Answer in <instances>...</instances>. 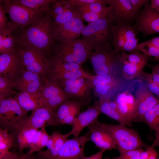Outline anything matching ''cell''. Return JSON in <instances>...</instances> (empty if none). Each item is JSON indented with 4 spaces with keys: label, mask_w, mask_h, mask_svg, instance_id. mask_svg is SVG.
Instances as JSON below:
<instances>
[{
    "label": "cell",
    "mask_w": 159,
    "mask_h": 159,
    "mask_svg": "<svg viewBox=\"0 0 159 159\" xmlns=\"http://www.w3.org/2000/svg\"><path fill=\"white\" fill-rule=\"evenodd\" d=\"M12 32L16 43L34 48L47 55L52 53L55 42L54 25L49 11L45 12L33 23L22 30Z\"/></svg>",
    "instance_id": "6da1fadb"
},
{
    "label": "cell",
    "mask_w": 159,
    "mask_h": 159,
    "mask_svg": "<svg viewBox=\"0 0 159 159\" xmlns=\"http://www.w3.org/2000/svg\"><path fill=\"white\" fill-rule=\"evenodd\" d=\"M89 59L97 75H120L122 63L120 53L114 50L111 43H108L94 50Z\"/></svg>",
    "instance_id": "7a4b0ae2"
},
{
    "label": "cell",
    "mask_w": 159,
    "mask_h": 159,
    "mask_svg": "<svg viewBox=\"0 0 159 159\" xmlns=\"http://www.w3.org/2000/svg\"><path fill=\"white\" fill-rule=\"evenodd\" d=\"M93 51L82 39L67 43L55 42L51 58L59 62H72L82 65L89 59Z\"/></svg>",
    "instance_id": "3957f363"
},
{
    "label": "cell",
    "mask_w": 159,
    "mask_h": 159,
    "mask_svg": "<svg viewBox=\"0 0 159 159\" xmlns=\"http://www.w3.org/2000/svg\"><path fill=\"white\" fill-rule=\"evenodd\" d=\"M1 5L9 15L10 21L7 22V25L12 32L31 25L46 12L34 11L13 0H2Z\"/></svg>",
    "instance_id": "277c9868"
},
{
    "label": "cell",
    "mask_w": 159,
    "mask_h": 159,
    "mask_svg": "<svg viewBox=\"0 0 159 159\" xmlns=\"http://www.w3.org/2000/svg\"><path fill=\"white\" fill-rule=\"evenodd\" d=\"M114 22L107 16L84 26L81 34L84 40L93 50L111 43V30Z\"/></svg>",
    "instance_id": "5b68a950"
},
{
    "label": "cell",
    "mask_w": 159,
    "mask_h": 159,
    "mask_svg": "<svg viewBox=\"0 0 159 159\" xmlns=\"http://www.w3.org/2000/svg\"><path fill=\"white\" fill-rule=\"evenodd\" d=\"M15 48L26 70L37 74L43 78L47 77L50 62L45 54L34 48L16 43Z\"/></svg>",
    "instance_id": "8992f818"
},
{
    "label": "cell",
    "mask_w": 159,
    "mask_h": 159,
    "mask_svg": "<svg viewBox=\"0 0 159 159\" xmlns=\"http://www.w3.org/2000/svg\"><path fill=\"white\" fill-rule=\"evenodd\" d=\"M106 129L114 138L120 155L127 151L146 147L137 132L125 125L103 123Z\"/></svg>",
    "instance_id": "52a82bcc"
},
{
    "label": "cell",
    "mask_w": 159,
    "mask_h": 159,
    "mask_svg": "<svg viewBox=\"0 0 159 159\" xmlns=\"http://www.w3.org/2000/svg\"><path fill=\"white\" fill-rule=\"evenodd\" d=\"M27 112L20 107L14 97L5 98L0 105V126L14 132L28 116Z\"/></svg>",
    "instance_id": "ba28073f"
},
{
    "label": "cell",
    "mask_w": 159,
    "mask_h": 159,
    "mask_svg": "<svg viewBox=\"0 0 159 159\" xmlns=\"http://www.w3.org/2000/svg\"><path fill=\"white\" fill-rule=\"evenodd\" d=\"M56 82L69 100L80 102L82 106L88 105L92 100V89L87 78Z\"/></svg>",
    "instance_id": "9c48e42d"
},
{
    "label": "cell",
    "mask_w": 159,
    "mask_h": 159,
    "mask_svg": "<svg viewBox=\"0 0 159 159\" xmlns=\"http://www.w3.org/2000/svg\"><path fill=\"white\" fill-rule=\"evenodd\" d=\"M49 59L50 67L47 77L56 82L88 78L90 75L85 72L81 65L72 62H59L52 58Z\"/></svg>",
    "instance_id": "30bf717a"
},
{
    "label": "cell",
    "mask_w": 159,
    "mask_h": 159,
    "mask_svg": "<svg viewBox=\"0 0 159 159\" xmlns=\"http://www.w3.org/2000/svg\"><path fill=\"white\" fill-rule=\"evenodd\" d=\"M88 79L94 96L100 100H111L121 84L118 76L112 74L91 75Z\"/></svg>",
    "instance_id": "8fae6325"
},
{
    "label": "cell",
    "mask_w": 159,
    "mask_h": 159,
    "mask_svg": "<svg viewBox=\"0 0 159 159\" xmlns=\"http://www.w3.org/2000/svg\"><path fill=\"white\" fill-rule=\"evenodd\" d=\"M104 1L109 5L107 16L115 24L131 26L137 16L130 0H104Z\"/></svg>",
    "instance_id": "7c38bea8"
},
{
    "label": "cell",
    "mask_w": 159,
    "mask_h": 159,
    "mask_svg": "<svg viewBox=\"0 0 159 159\" xmlns=\"http://www.w3.org/2000/svg\"><path fill=\"white\" fill-rule=\"evenodd\" d=\"M135 31L143 36L159 33V12L152 9L148 0L145 4L132 26Z\"/></svg>",
    "instance_id": "4fadbf2b"
},
{
    "label": "cell",
    "mask_w": 159,
    "mask_h": 159,
    "mask_svg": "<svg viewBox=\"0 0 159 159\" xmlns=\"http://www.w3.org/2000/svg\"><path fill=\"white\" fill-rule=\"evenodd\" d=\"M41 94L42 107L53 111L65 102L70 100L58 83L47 77L44 78Z\"/></svg>",
    "instance_id": "5bb4252c"
},
{
    "label": "cell",
    "mask_w": 159,
    "mask_h": 159,
    "mask_svg": "<svg viewBox=\"0 0 159 159\" xmlns=\"http://www.w3.org/2000/svg\"><path fill=\"white\" fill-rule=\"evenodd\" d=\"M54 111L43 107H38L32 111L19 126L15 132L16 134L22 129L31 128L37 129L48 126H59Z\"/></svg>",
    "instance_id": "9a60e30c"
},
{
    "label": "cell",
    "mask_w": 159,
    "mask_h": 159,
    "mask_svg": "<svg viewBox=\"0 0 159 159\" xmlns=\"http://www.w3.org/2000/svg\"><path fill=\"white\" fill-rule=\"evenodd\" d=\"M24 69L15 48L11 52L0 55V75L8 78L13 83Z\"/></svg>",
    "instance_id": "2e32d148"
},
{
    "label": "cell",
    "mask_w": 159,
    "mask_h": 159,
    "mask_svg": "<svg viewBox=\"0 0 159 159\" xmlns=\"http://www.w3.org/2000/svg\"><path fill=\"white\" fill-rule=\"evenodd\" d=\"M80 16L74 17L61 25L54 26V38L61 43L71 42L79 39L85 26Z\"/></svg>",
    "instance_id": "e0dca14e"
},
{
    "label": "cell",
    "mask_w": 159,
    "mask_h": 159,
    "mask_svg": "<svg viewBox=\"0 0 159 159\" xmlns=\"http://www.w3.org/2000/svg\"><path fill=\"white\" fill-rule=\"evenodd\" d=\"M87 127L89 130L86 134L96 147L105 150L117 149L114 138L104 127L103 123L99 122L97 119Z\"/></svg>",
    "instance_id": "ac0fdd59"
},
{
    "label": "cell",
    "mask_w": 159,
    "mask_h": 159,
    "mask_svg": "<svg viewBox=\"0 0 159 159\" xmlns=\"http://www.w3.org/2000/svg\"><path fill=\"white\" fill-rule=\"evenodd\" d=\"M135 96L137 109L132 122H140L143 115L159 103V100L143 83L138 87L135 91Z\"/></svg>",
    "instance_id": "d6986e66"
},
{
    "label": "cell",
    "mask_w": 159,
    "mask_h": 159,
    "mask_svg": "<svg viewBox=\"0 0 159 159\" xmlns=\"http://www.w3.org/2000/svg\"><path fill=\"white\" fill-rule=\"evenodd\" d=\"M90 139L87 135L68 139L60 149L56 159H83L86 143Z\"/></svg>",
    "instance_id": "ffe728a7"
},
{
    "label": "cell",
    "mask_w": 159,
    "mask_h": 159,
    "mask_svg": "<svg viewBox=\"0 0 159 159\" xmlns=\"http://www.w3.org/2000/svg\"><path fill=\"white\" fill-rule=\"evenodd\" d=\"M44 78L25 69L21 73L13 84V88L19 92L34 93L40 92Z\"/></svg>",
    "instance_id": "44dd1931"
},
{
    "label": "cell",
    "mask_w": 159,
    "mask_h": 159,
    "mask_svg": "<svg viewBox=\"0 0 159 159\" xmlns=\"http://www.w3.org/2000/svg\"><path fill=\"white\" fill-rule=\"evenodd\" d=\"M100 113L98 107L95 103L89 106L86 110L80 113L74 120L72 130L69 132L70 135L78 136L84 128L98 119Z\"/></svg>",
    "instance_id": "7402d4cb"
},
{
    "label": "cell",
    "mask_w": 159,
    "mask_h": 159,
    "mask_svg": "<svg viewBox=\"0 0 159 159\" xmlns=\"http://www.w3.org/2000/svg\"><path fill=\"white\" fill-rule=\"evenodd\" d=\"M82 103L72 100L66 101L54 111L55 116L61 124L72 125L75 118L80 113Z\"/></svg>",
    "instance_id": "603a6c76"
},
{
    "label": "cell",
    "mask_w": 159,
    "mask_h": 159,
    "mask_svg": "<svg viewBox=\"0 0 159 159\" xmlns=\"http://www.w3.org/2000/svg\"><path fill=\"white\" fill-rule=\"evenodd\" d=\"M114 101L124 118L130 123L132 122L137 109L135 97L130 92H120L115 97Z\"/></svg>",
    "instance_id": "cb8c5ba5"
},
{
    "label": "cell",
    "mask_w": 159,
    "mask_h": 159,
    "mask_svg": "<svg viewBox=\"0 0 159 159\" xmlns=\"http://www.w3.org/2000/svg\"><path fill=\"white\" fill-rule=\"evenodd\" d=\"M42 128L39 130L31 128H25L16 133V140L19 148L22 151L29 148H31L40 141L43 134Z\"/></svg>",
    "instance_id": "d4e9b609"
},
{
    "label": "cell",
    "mask_w": 159,
    "mask_h": 159,
    "mask_svg": "<svg viewBox=\"0 0 159 159\" xmlns=\"http://www.w3.org/2000/svg\"><path fill=\"white\" fill-rule=\"evenodd\" d=\"M99 107L101 113L118 122L120 124L132 126L122 116L118 109L117 105L114 100H96L94 103Z\"/></svg>",
    "instance_id": "484cf974"
},
{
    "label": "cell",
    "mask_w": 159,
    "mask_h": 159,
    "mask_svg": "<svg viewBox=\"0 0 159 159\" xmlns=\"http://www.w3.org/2000/svg\"><path fill=\"white\" fill-rule=\"evenodd\" d=\"M14 97L20 107L27 112L42 107L41 91L34 93L19 92Z\"/></svg>",
    "instance_id": "4316f807"
},
{
    "label": "cell",
    "mask_w": 159,
    "mask_h": 159,
    "mask_svg": "<svg viewBox=\"0 0 159 159\" xmlns=\"http://www.w3.org/2000/svg\"><path fill=\"white\" fill-rule=\"evenodd\" d=\"M147 125L152 130H155V140L152 145H159V103L145 112L143 116L141 122Z\"/></svg>",
    "instance_id": "83f0119b"
},
{
    "label": "cell",
    "mask_w": 159,
    "mask_h": 159,
    "mask_svg": "<svg viewBox=\"0 0 159 159\" xmlns=\"http://www.w3.org/2000/svg\"><path fill=\"white\" fill-rule=\"evenodd\" d=\"M70 135L69 132L63 134L55 131V139L53 147L49 150L39 151L38 157L43 159H56L60 149Z\"/></svg>",
    "instance_id": "f1b7e54d"
},
{
    "label": "cell",
    "mask_w": 159,
    "mask_h": 159,
    "mask_svg": "<svg viewBox=\"0 0 159 159\" xmlns=\"http://www.w3.org/2000/svg\"><path fill=\"white\" fill-rule=\"evenodd\" d=\"M117 25L118 26L125 38V43L124 52H128L129 53L139 52L136 49L138 40L136 37L135 32L132 27L125 25Z\"/></svg>",
    "instance_id": "f546056e"
},
{
    "label": "cell",
    "mask_w": 159,
    "mask_h": 159,
    "mask_svg": "<svg viewBox=\"0 0 159 159\" xmlns=\"http://www.w3.org/2000/svg\"><path fill=\"white\" fill-rule=\"evenodd\" d=\"M16 135L15 132L0 126V156L3 157L15 146Z\"/></svg>",
    "instance_id": "4dcf8cb0"
},
{
    "label": "cell",
    "mask_w": 159,
    "mask_h": 159,
    "mask_svg": "<svg viewBox=\"0 0 159 159\" xmlns=\"http://www.w3.org/2000/svg\"><path fill=\"white\" fill-rule=\"evenodd\" d=\"M2 35V43L0 54L8 53L15 49L16 40L12 32L8 28L7 24L3 28L0 29Z\"/></svg>",
    "instance_id": "1f68e13d"
},
{
    "label": "cell",
    "mask_w": 159,
    "mask_h": 159,
    "mask_svg": "<svg viewBox=\"0 0 159 159\" xmlns=\"http://www.w3.org/2000/svg\"><path fill=\"white\" fill-rule=\"evenodd\" d=\"M32 10L38 11H48L54 0H13Z\"/></svg>",
    "instance_id": "d6a6232c"
},
{
    "label": "cell",
    "mask_w": 159,
    "mask_h": 159,
    "mask_svg": "<svg viewBox=\"0 0 159 159\" xmlns=\"http://www.w3.org/2000/svg\"><path fill=\"white\" fill-rule=\"evenodd\" d=\"M122 67L120 75L123 78L131 80L136 77H138L143 71L145 66L138 65L126 62H122Z\"/></svg>",
    "instance_id": "836d02e7"
},
{
    "label": "cell",
    "mask_w": 159,
    "mask_h": 159,
    "mask_svg": "<svg viewBox=\"0 0 159 159\" xmlns=\"http://www.w3.org/2000/svg\"><path fill=\"white\" fill-rule=\"evenodd\" d=\"M120 54L122 62H126L136 65L145 66L149 60V57L139 52L128 54L122 52Z\"/></svg>",
    "instance_id": "e575fe53"
},
{
    "label": "cell",
    "mask_w": 159,
    "mask_h": 159,
    "mask_svg": "<svg viewBox=\"0 0 159 159\" xmlns=\"http://www.w3.org/2000/svg\"><path fill=\"white\" fill-rule=\"evenodd\" d=\"M111 32L112 36V45L114 50L118 53L124 52L125 39L118 26L117 25H114L112 28Z\"/></svg>",
    "instance_id": "d590c367"
},
{
    "label": "cell",
    "mask_w": 159,
    "mask_h": 159,
    "mask_svg": "<svg viewBox=\"0 0 159 159\" xmlns=\"http://www.w3.org/2000/svg\"><path fill=\"white\" fill-rule=\"evenodd\" d=\"M76 9L97 14H107L108 6L104 1L90 3L84 5L75 6Z\"/></svg>",
    "instance_id": "8d00e7d4"
},
{
    "label": "cell",
    "mask_w": 159,
    "mask_h": 159,
    "mask_svg": "<svg viewBox=\"0 0 159 159\" xmlns=\"http://www.w3.org/2000/svg\"><path fill=\"white\" fill-rule=\"evenodd\" d=\"M136 49L141 51L149 57H153L155 61L159 60V48L152 46L146 41L138 44Z\"/></svg>",
    "instance_id": "74e56055"
},
{
    "label": "cell",
    "mask_w": 159,
    "mask_h": 159,
    "mask_svg": "<svg viewBox=\"0 0 159 159\" xmlns=\"http://www.w3.org/2000/svg\"><path fill=\"white\" fill-rule=\"evenodd\" d=\"M13 83L8 78L0 75V95L7 98L16 94L13 90Z\"/></svg>",
    "instance_id": "f35d334b"
},
{
    "label": "cell",
    "mask_w": 159,
    "mask_h": 159,
    "mask_svg": "<svg viewBox=\"0 0 159 159\" xmlns=\"http://www.w3.org/2000/svg\"><path fill=\"white\" fill-rule=\"evenodd\" d=\"M143 80L146 82V87L153 94H155L158 98L159 97V86L155 83L150 74L143 71L140 76L138 77Z\"/></svg>",
    "instance_id": "ab89813d"
},
{
    "label": "cell",
    "mask_w": 159,
    "mask_h": 159,
    "mask_svg": "<svg viewBox=\"0 0 159 159\" xmlns=\"http://www.w3.org/2000/svg\"><path fill=\"white\" fill-rule=\"evenodd\" d=\"M143 150L141 148L135 149L127 151L117 157L106 158L105 159H139L140 154Z\"/></svg>",
    "instance_id": "60d3db41"
},
{
    "label": "cell",
    "mask_w": 159,
    "mask_h": 159,
    "mask_svg": "<svg viewBox=\"0 0 159 159\" xmlns=\"http://www.w3.org/2000/svg\"><path fill=\"white\" fill-rule=\"evenodd\" d=\"M43 134L42 138L39 142L35 146L32 148L29 149L28 154H32L36 152L39 151L41 149L46 146L47 144L49 137V135L45 129V127L42 128Z\"/></svg>",
    "instance_id": "b9f144b4"
},
{
    "label": "cell",
    "mask_w": 159,
    "mask_h": 159,
    "mask_svg": "<svg viewBox=\"0 0 159 159\" xmlns=\"http://www.w3.org/2000/svg\"><path fill=\"white\" fill-rule=\"evenodd\" d=\"M147 65L152 70V73L150 74L154 82L157 85L159 86V63L154 65L148 64Z\"/></svg>",
    "instance_id": "7bdbcfd3"
},
{
    "label": "cell",
    "mask_w": 159,
    "mask_h": 159,
    "mask_svg": "<svg viewBox=\"0 0 159 159\" xmlns=\"http://www.w3.org/2000/svg\"><path fill=\"white\" fill-rule=\"evenodd\" d=\"M147 0H130L134 11L137 16L139 14L142 8Z\"/></svg>",
    "instance_id": "ee69618b"
},
{
    "label": "cell",
    "mask_w": 159,
    "mask_h": 159,
    "mask_svg": "<svg viewBox=\"0 0 159 159\" xmlns=\"http://www.w3.org/2000/svg\"><path fill=\"white\" fill-rule=\"evenodd\" d=\"M72 3L75 6H79L89 3L95 2H101L104 0H70Z\"/></svg>",
    "instance_id": "f6af8a7d"
},
{
    "label": "cell",
    "mask_w": 159,
    "mask_h": 159,
    "mask_svg": "<svg viewBox=\"0 0 159 159\" xmlns=\"http://www.w3.org/2000/svg\"><path fill=\"white\" fill-rule=\"evenodd\" d=\"M6 12L2 5H0V29L6 26L7 23Z\"/></svg>",
    "instance_id": "bcb514c9"
},
{
    "label": "cell",
    "mask_w": 159,
    "mask_h": 159,
    "mask_svg": "<svg viewBox=\"0 0 159 159\" xmlns=\"http://www.w3.org/2000/svg\"><path fill=\"white\" fill-rule=\"evenodd\" d=\"M55 138V131H54L51 135H50L46 145L47 147V150H49L53 147L54 145Z\"/></svg>",
    "instance_id": "7dc6e473"
},
{
    "label": "cell",
    "mask_w": 159,
    "mask_h": 159,
    "mask_svg": "<svg viewBox=\"0 0 159 159\" xmlns=\"http://www.w3.org/2000/svg\"><path fill=\"white\" fill-rule=\"evenodd\" d=\"M145 41L148 44L159 48V37L158 36L154 37Z\"/></svg>",
    "instance_id": "c3c4849f"
},
{
    "label": "cell",
    "mask_w": 159,
    "mask_h": 159,
    "mask_svg": "<svg viewBox=\"0 0 159 159\" xmlns=\"http://www.w3.org/2000/svg\"><path fill=\"white\" fill-rule=\"evenodd\" d=\"M2 159H20V156L15 153L9 151L3 157Z\"/></svg>",
    "instance_id": "681fc988"
},
{
    "label": "cell",
    "mask_w": 159,
    "mask_h": 159,
    "mask_svg": "<svg viewBox=\"0 0 159 159\" xmlns=\"http://www.w3.org/2000/svg\"><path fill=\"white\" fill-rule=\"evenodd\" d=\"M150 5L151 8L159 12V0H151Z\"/></svg>",
    "instance_id": "f907efd6"
},
{
    "label": "cell",
    "mask_w": 159,
    "mask_h": 159,
    "mask_svg": "<svg viewBox=\"0 0 159 159\" xmlns=\"http://www.w3.org/2000/svg\"><path fill=\"white\" fill-rule=\"evenodd\" d=\"M105 151L104 150H101L95 154L91 155V159H102L103 155Z\"/></svg>",
    "instance_id": "816d5d0a"
},
{
    "label": "cell",
    "mask_w": 159,
    "mask_h": 159,
    "mask_svg": "<svg viewBox=\"0 0 159 159\" xmlns=\"http://www.w3.org/2000/svg\"><path fill=\"white\" fill-rule=\"evenodd\" d=\"M158 156V154L154 147L151 146V151L148 159H156Z\"/></svg>",
    "instance_id": "f5cc1de1"
},
{
    "label": "cell",
    "mask_w": 159,
    "mask_h": 159,
    "mask_svg": "<svg viewBox=\"0 0 159 159\" xmlns=\"http://www.w3.org/2000/svg\"><path fill=\"white\" fill-rule=\"evenodd\" d=\"M20 159H38L37 158L32 155L24 154L20 156Z\"/></svg>",
    "instance_id": "db71d44e"
},
{
    "label": "cell",
    "mask_w": 159,
    "mask_h": 159,
    "mask_svg": "<svg viewBox=\"0 0 159 159\" xmlns=\"http://www.w3.org/2000/svg\"><path fill=\"white\" fill-rule=\"evenodd\" d=\"M2 35L1 32H0V51L1 49L2 43Z\"/></svg>",
    "instance_id": "11a10c76"
},
{
    "label": "cell",
    "mask_w": 159,
    "mask_h": 159,
    "mask_svg": "<svg viewBox=\"0 0 159 159\" xmlns=\"http://www.w3.org/2000/svg\"><path fill=\"white\" fill-rule=\"evenodd\" d=\"M6 98L0 95V105L2 101Z\"/></svg>",
    "instance_id": "9f6ffc18"
},
{
    "label": "cell",
    "mask_w": 159,
    "mask_h": 159,
    "mask_svg": "<svg viewBox=\"0 0 159 159\" xmlns=\"http://www.w3.org/2000/svg\"><path fill=\"white\" fill-rule=\"evenodd\" d=\"M37 158L38 159H43V158H38V157H37Z\"/></svg>",
    "instance_id": "6f0895ef"
},
{
    "label": "cell",
    "mask_w": 159,
    "mask_h": 159,
    "mask_svg": "<svg viewBox=\"0 0 159 159\" xmlns=\"http://www.w3.org/2000/svg\"><path fill=\"white\" fill-rule=\"evenodd\" d=\"M0 159H2V157L0 156Z\"/></svg>",
    "instance_id": "680465c9"
},
{
    "label": "cell",
    "mask_w": 159,
    "mask_h": 159,
    "mask_svg": "<svg viewBox=\"0 0 159 159\" xmlns=\"http://www.w3.org/2000/svg\"><path fill=\"white\" fill-rule=\"evenodd\" d=\"M156 159H159V158H157Z\"/></svg>",
    "instance_id": "91938a15"
}]
</instances>
